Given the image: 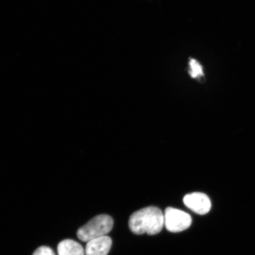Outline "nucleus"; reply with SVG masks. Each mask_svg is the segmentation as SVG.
<instances>
[{
  "instance_id": "f03ea898",
  "label": "nucleus",
  "mask_w": 255,
  "mask_h": 255,
  "mask_svg": "<svg viewBox=\"0 0 255 255\" xmlns=\"http://www.w3.org/2000/svg\"><path fill=\"white\" fill-rule=\"evenodd\" d=\"M113 226L114 221L110 216L98 215L80 228L76 235L80 241L88 242L106 236L113 229Z\"/></svg>"
},
{
  "instance_id": "20e7f679",
  "label": "nucleus",
  "mask_w": 255,
  "mask_h": 255,
  "mask_svg": "<svg viewBox=\"0 0 255 255\" xmlns=\"http://www.w3.org/2000/svg\"><path fill=\"white\" fill-rule=\"evenodd\" d=\"M183 202L188 208L200 215L207 214L211 209V201L205 193L194 192L186 194Z\"/></svg>"
},
{
  "instance_id": "7ed1b4c3",
  "label": "nucleus",
  "mask_w": 255,
  "mask_h": 255,
  "mask_svg": "<svg viewBox=\"0 0 255 255\" xmlns=\"http://www.w3.org/2000/svg\"><path fill=\"white\" fill-rule=\"evenodd\" d=\"M164 215V225L170 232L178 233L186 230L192 223L189 214L173 207H167Z\"/></svg>"
},
{
  "instance_id": "6e6552de",
  "label": "nucleus",
  "mask_w": 255,
  "mask_h": 255,
  "mask_svg": "<svg viewBox=\"0 0 255 255\" xmlns=\"http://www.w3.org/2000/svg\"><path fill=\"white\" fill-rule=\"evenodd\" d=\"M33 255H56L54 251L49 247L42 246L37 248Z\"/></svg>"
},
{
  "instance_id": "0eeeda50",
  "label": "nucleus",
  "mask_w": 255,
  "mask_h": 255,
  "mask_svg": "<svg viewBox=\"0 0 255 255\" xmlns=\"http://www.w3.org/2000/svg\"><path fill=\"white\" fill-rule=\"evenodd\" d=\"M187 72L190 78L203 83L205 80V74L202 63L193 57L188 58Z\"/></svg>"
},
{
  "instance_id": "423d86ee",
  "label": "nucleus",
  "mask_w": 255,
  "mask_h": 255,
  "mask_svg": "<svg viewBox=\"0 0 255 255\" xmlns=\"http://www.w3.org/2000/svg\"><path fill=\"white\" fill-rule=\"evenodd\" d=\"M58 255H85L82 245L71 239H66L60 242L57 246Z\"/></svg>"
},
{
  "instance_id": "f257e3e1",
  "label": "nucleus",
  "mask_w": 255,
  "mask_h": 255,
  "mask_svg": "<svg viewBox=\"0 0 255 255\" xmlns=\"http://www.w3.org/2000/svg\"><path fill=\"white\" fill-rule=\"evenodd\" d=\"M164 215L158 207L149 206L135 212L130 216L129 226L136 235H155L162 231Z\"/></svg>"
},
{
  "instance_id": "39448f33",
  "label": "nucleus",
  "mask_w": 255,
  "mask_h": 255,
  "mask_svg": "<svg viewBox=\"0 0 255 255\" xmlns=\"http://www.w3.org/2000/svg\"><path fill=\"white\" fill-rule=\"evenodd\" d=\"M112 246V239L108 236L93 239L88 242L85 255H107Z\"/></svg>"
}]
</instances>
